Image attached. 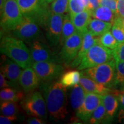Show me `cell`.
Masks as SVG:
<instances>
[{"instance_id": "20", "label": "cell", "mask_w": 124, "mask_h": 124, "mask_svg": "<svg viewBox=\"0 0 124 124\" xmlns=\"http://www.w3.org/2000/svg\"><path fill=\"white\" fill-rule=\"evenodd\" d=\"M86 92L80 83L72 87L70 94L71 104L74 110L77 112L84 101Z\"/></svg>"}, {"instance_id": "31", "label": "cell", "mask_w": 124, "mask_h": 124, "mask_svg": "<svg viewBox=\"0 0 124 124\" xmlns=\"http://www.w3.org/2000/svg\"><path fill=\"white\" fill-rule=\"evenodd\" d=\"M116 84L124 85V62H116Z\"/></svg>"}, {"instance_id": "5", "label": "cell", "mask_w": 124, "mask_h": 124, "mask_svg": "<svg viewBox=\"0 0 124 124\" xmlns=\"http://www.w3.org/2000/svg\"><path fill=\"white\" fill-rule=\"evenodd\" d=\"M24 19V15L16 0H7L1 10V31H13Z\"/></svg>"}, {"instance_id": "32", "label": "cell", "mask_w": 124, "mask_h": 124, "mask_svg": "<svg viewBox=\"0 0 124 124\" xmlns=\"http://www.w3.org/2000/svg\"><path fill=\"white\" fill-rule=\"evenodd\" d=\"M86 9L79 0H69V15L70 17Z\"/></svg>"}, {"instance_id": "44", "label": "cell", "mask_w": 124, "mask_h": 124, "mask_svg": "<svg viewBox=\"0 0 124 124\" xmlns=\"http://www.w3.org/2000/svg\"><path fill=\"white\" fill-rule=\"evenodd\" d=\"M122 23H123L124 26V17H122Z\"/></svg>"}, {"instance_id": "43", "label": "cell", "mask_w": 124, "mask_h": 124, "mask_svg": "<svg viewBox=\"0 0 124 124\" xmlns=\"http://www.w3.org/2000/svg\"><path fill=\"white\" fill-rule=\"evenodd\" d=\"M45 1H46V2H47L48 4H49V3H51V2H53V1H54V0H44Z\"/></svg>"}, {"instance_id": "6", "label": "cell", "mask_w": 124, "mask_h": 124, "mask_svg": "<svg viewBox=\"0 0 124 124\" xmlns=\"http://www.w3.org/2000/svg\"><path fill=\"white\" fill-rule=\"evenodd\" d=\"M21 105L28 115L46 119L48 110L46 101L39 91H33L24 98L21 102Z\"/></svg>"}, {"instance_id": "45", "label": "cell", "mask_w": 124, "mask_h": 124, "mask_svg": "<svg viewBox=\"0 0 124 124\" xmlns=\"http://www.w3.org/2000/svg\"><path fill=\"white\" fill-rule=\"evenodd\" d=\"M122 90H124V87H123V89H122Z\"/></svg>"}, {"instance_id": "1", "label": "cell", "mask_w": 124, "mask_h": 124, "mask_svg": "<svg viewBox=\"0 0 124 124\" xmlns=\"http://www.w3.org/2000/svg\"><path fill=\"white\" fill-rule=\"evenodd\" d=\"M41 90L50 117L56 121L64 120L68 114L66 87L60 82H43Z\"/></svg>"}, {"instance_id": "24", "label": "cell", "mask_w": 124, "mask_h": 124, "mask_svg": "<svg viewBox=\"0 0 124 124\" xmlns=\"http://www.w3.org/2000/svg\"><path fill=\"white\" fill-rule=\"evenodd\" d=\"M77 31V29H76L75 25L71 19L70 15H65L59 44L63 46L66 40Z\"/></svg>"}, {"instance_id": "2", "label": "cell", "mask_w": 124, "mask_h": 124, "mask_svg": "<svg viewBox=\"0 0 124 124\" xmlns=\"http://www.w3.org/2000/svg\"><path fill=\"white\" fill-rule=\"evenodd\" d=\"M0 51L17 63L23 69L32 67L33 64L31 51L23 40L15 37L5 36L1 39Z\"/></svg>"}, {"instance_id": "12", "label": "cell", "mask_w": 124, "mask_h": 124, "mask_svg": "<svg viewBox=\"0 0 124 124\" xmlns=\"http://www.w3.org/2000/svg\"><path fill=\"white\" fill-rule=\"evenodd\" d=\"M102 94L86 93L84 101L76 112L77 117L84 122L89 121L94 110L102 102Z\"/></svg>"}, {"instance_id": "39", "label": "cell", "mask_w": 124, "mask_h": 124, "mask_svg": "<svg viewBox=\"0 0 124 124\" xmlns=\"http://www.w3.org/2000/svg\"><path fill=\"white\" fill-rule=\"evenodd\" d=\"M10 85L6 79L5 76L1 72V73H0V87H1V89H2L4 88L8 87Z\"/></svg>"}, {"instance_id": "23", "label": "cell", "mask_w": 124, "mask_h": 124, "mask_svg": "<svg viewBox=\"0 0 124 124\" xmlns=\"http://www.w3.org/2000/svg\"><path fill=\"white\" fill-rule=\"evenodd\" d=\"M25 91L10 87H5L0 91L1 101H12L17 102L25 97Z\"/></svg>"}, {"instance_id": "34", "label": "cell", "mask_w": 124, "mask_h": 124, "mask_svg": "<svg viewBox=\"0 0 124 124\" xmlns=\"http://www.w3.org/2000/svg\"><path fill=\"white\" fill-rule=\"evenodd\" d=\"M100 5L105 6L110 8L118 15L117 0H100Z\"/></svg>"}, {"instance_id": "40", "label": "cell", "mask_w": 124, "mask_h": 124, "mask_svg": "<svg viewBox=\"0 0 124 124\" xmlns=\"http://www.w3.org/2000/svg\"><path fill=\"white\" fill-rule=\"evenodd\" d=\"M89 9L93 10L100 7V0H89Z\"/></svg>"}, {"instance_id": "3", "label": "cell", "mask_w": 124, "mask_h": 124, "mask_svg": "<svg viewBox=\"0 0 124 124\" xmlns=\"http://www.w3.org/2000/svg\"><path fill=\"white\" fill-rule=\"evenodd\" d=\"M88 77L108 87L116 86V60L114 59L106 63L85 69L83 71Z\"/></svg>"}, {"instance_id": "15", "label": "cell", "mask_w": 124, "mask_h": 124, "mask_svg": "<svg viewBox=\"0 0 124 124\" xmlns=\"http://www.w3.org/2000/svg\"><path fill=\"white\" fill-rule=\"evenodd\" d=\"M79 83L86 93H97L103 95L113 91L112 89L101 84L88 77L83 71L81 72Z\"/></svg>"}, {"instance_id": "37", "label": "cell", "mask_w": 124, "mask_h": 124, "mask_svg": "<svg viewBox=\"0 0 124 124\" xmlns=\"http://www.w3.org/2000/svg\"><path fill=\"white\" fill-rule=\"evenodd\" d=\"M118 15L123 17H124V0H117Z\"/></svg>"}, {"instance_id": "13", "label": "cell", "mask_w": 124, "mask_h": 124, "mask_svg": "<svg viewBox=\"0 0 124 124\" xmlns=\"http://www.w3.org/2000/svg\"><path fill=\"white\" fill-rule=\"evenodd\" d=\"M40 80L33 67H29L22 71L18 83L25 93L33 92L39 85Z\"/></svg>"}, {"instance_id": "46", "label": "cell", "mask_w": 124, "mask_h": 124, "mask_svg": "<svg viewBox=\"0 0 124 124\" xmlns=\"http://www.w3.org/2000/svg\"><path fill=\"white\" fill-rule=\"evenodd\" d=\"M4 1H7V0H4Z\"/></svg>"}, {"instance_id": "28", "label": "cell", "mask_w": 124, "mask_h": 124, "mask_svg": "<svg viewBox=\"0 0 124 124\" xmlns=\"http://www.w3.org/2000/svg\"><path fill=\"white\" fill-rule=\"evenodd\" d=\"M106 117V111L103 102L97 107L94 110L92 116L89 121V123L96 124L105 122Z\"/></svg>"}, {"instance_id": "30", "label": "cell", "mask_w": 124, "mask_h": 124, "mask_svg": "<svg viewBox=\"0 0 124 124\" xmlns=\"http://www.w3.org/2000/svg\"><path fill=\"white\" fill-rule=\"evenodd\" d=\"M100 41L106 47L111 49H115L119 44V43L109 31L102 35L100 38Z\"/></svg>"}, {"instance_id": "9", "label": "cell", "mask_w": 124, "mask_h": 124, "mask_svg": "<svg viewBox=\"0 0 124 124\" xmlns=\"http://www.w3.org/2000/svg\"><path fill=\"white\" fill-rule=\"evenodd\" d=\"M40 27L36 21L24 16L22 22L12 31L13 36L26 42L31 43L41 36Z\"/></svg>"}, {"instance_id": "11", "label": "cell", "mask_w": 124, "mask_h": 124, "mask_svg": "<svg viewBox=\"0 0 124 124\" xmlns=\"http://www.w3.org/2000/svg\"><path fill=\"white\" fill-rule=\"evenodd\" d=\"M29 45L33 63L39 62L62 63L59 56H56L53 54L49 46L46 43L36 40L31 42Z\"/></svg>"}, {"instance_id": "22", "label": "cell", "mask_w": 124, "mask_h": 124, "mask_svg": "<svg viewBox=\"0 0 124 124\" xmlns=\"http://www.w3.org/2000/svg\"><path fill=\"white\" fill-rule=\"evenodd\" d=\"M91 16L94 18L113 23L118 15L111 9L105 6H100L94 10H91Z\"/></svg>"}, {"instance_id": "27", "label": "cell", "mask_w": 124, "mask_h": 124, "mask_svg": "<svg viewBox=\"0 0 124 124\" xmlns=\"http://www.w3.org/2000/svg\"><path fill=\"white\" fill-rule=\"evenodd\" d=\"M0 109L2 115L7 116H17L19 112V107L17 102L12 101L1 102Z\"/></svg>"}, {"instance_id": "35", "label": "cell", "mask_w": 124, "mask_h": 124, "mask_svg": "<svg viewBox=\"0 0 124 124\" xmlns=\"http://www.w3.org/2000/svg\"><path fill=\"white\" fill-rule=\"evenodd\" d=\"M17 119V116H7L1 115L0 116V124H10Z\"/></svg>"}, {"instance_id": "29", "label": "cell", "mask_w": 124, "mask_h": 124, "mask_svg": "<svg viewBox=\"0 0 124 124\" xmlns=\"http://www.w3.org/2000/svg\"><path fill=\"white\" fill-rule=\"evenodd\" d=\"M50 9L54 13L64 15L69 12V0H54L51 2Z\"/></svg>"}, {"instance_id": "36", "label": "cell", "mask_w": 124, "mask_h": 124, "mask_svg": "<svg viewBox=\"0 0 124 124\" xmlns=\"http://www.w3.org/2000/svg\"><path fill=\"white\" fill-rule=\"evenodd\" d=\"M111 93H113L114 95L117 96L119 102L120 103L121 106L124 107V91H118L117 90H113Z\"/></svg>"}, {"instance_id": "33", "label": "cell", "mask_w": 124, "mask_h": 124, "mask_svg": "<svg viewBox=\"0 0 124 124\" xmlns=\"http://www.w3.org/2000/svg\"><path fill=\"white\" fill-rule=\"evenodd\" d=\"M113 56L116 62H124V43H119L113 50Z\"/></svg>"}, {"instance_id": "41", "label": "cell", "mask_w": 124, "mask_h": 124, "mask_svg": "<svg viewBox=\"0 0 124 124\" xmlns=\"http://www.w3.org/2000/svg\"><path fill=\"white\" fill-rule=\"evenodd\" d=\"M117 119L119 122L124 124V107L121 106L117 115Z\"/></svg>"}, {"instance_id": "16", "label": "cell", "mask_w": 124, "mask_h": 124, "mask_svg": "<svg viewBox=\"0 0 124 124\" xmlns=\"http://www.w3.org/2000/svg\"><path fill=\"white\" fill-rule=\"evenodd\" d=\"M99 40H100V39L96 38V36L93 35L89 31H87L85 32L83 34L82 46H80L78 54L74 61L70 64L71 67H77L80 64L83 57L86 55L87 51L89 50V49Z\"/></svg>"}, {"instance_id": "7", "label": "cell", "mask_w": 124, "mask_h": 124, "mask_svg": "<svg viewBox=\"0 0 124 124\" xmlns=\"http://www.w3.org/2000/svg\"><path fill=\"white\" fill-rule=\"evenodd\" d=\"M83 34L77 31L66 40L58 55L62 63L70 65L74 61L82 46Z\"/></svg>"}, {"instance_id": "14", "label": "cell", "mask_w": 124, "mask_h": 124, "mask_svg": "<svg viewBox=\"0 0 124 124\" xmlns=\"http://www.w3.org/2000/svg\"><path fill=\"white\" fill-rule=\"evenodd\" d=\"M3 60L1 61V72L12 84L17 85L23 71L21 67L11 59L6 58V55H3Z\"/></svg>"}, {"instance_id": "42", "label": "cell", "mask_w": 124, "mask_h": 124, "mask_svg": "<svg viewBox=\"0 0 124 124\" xmlns=\"http://www.w3.org/2000/svg\"><path fill=\"white\" fill-rule=\"evenodd\" d=\"M79 2L81 3L82 5L84 7L85 9H89V0H79Z\"/></svg>"}, {"instance_id": "18", "label": "cell", "mask_w": 124, "mask_h": 124, "mask_svg": "<svg viewBox=\"0 0 124 124\" xmlns=\"http://www.w3.org/2000/svg\"><path fill=\"white\" fill-rule=\"evenodd\" d=\"M102 102L106 111L105 122H109L113 120L119 106V101L117 96L111 93L103 94Z\"/></svg>"}, {"instance_id": "17", "label": "cell", "mask_w": 124, "mask_h": 124, "mask_svg": "<svg viewBox=\"0 0 124 124\" xmlns=\"http://www.w3.org/2000/svg\"><path fill=\"white\" fill-rule=\"evenodd\" d=\"M24 16L32 15L48 7L44 0H16Z\"/></svg>"}, {"instance_id": "25", "label": "cell", "mask_w": 124, "mask_h": 124, "mask_svg": "<svg viewBox=\"0 0 124 124\" xmlns=\"http://www.w3.org/2000/svg\"><path fill=\"white\" fill-rule=\"evenodd\" d=\"M81 72L78 70L70 71L63 74L60 82L66 87H73L79 83Z\"/></svg>"}, {"instance_id": "26", "label": "cell", "mask_w": 124, "mask_h": 124, "mask_svg": "<svg viewBox=\"0 0 124 124\" xmlns=\"http://www.w3.org/2000/svg\"><path fill=\"white\" fill-rule=\"evenodd\" d=\"M111 33L119 43H124V26L122 23V17L118 15L113 23Z\"/></svg>"}, {"instance_id": "8", "label": "cell", "mask_w": 124, "mask_h": 124, "mask_svg": "<svg viewBox=\"0 0 124 124\" xmlns=\"http://www.w3.org/2000/svg\"><path fill=\"white\" fill-rule=\"evenodd\" d=\"M64 15L54 13L51 11L46 20L44 28L46 35L51 46L59 44L63 28Z\"/></svg>"}, {"instance_id": "21", "label": "cell", "mask_w": 124, "mask_h": 124, "mask_svg": "<svg viewBox=\"0 0 124 124\" xmlns=\"http://www.w3.org/2000/svg\"><path fill=\"white\" fill-rule=\"evenodd\" d=\"M113 25V23L102 21V20L94 18L91 19L88 26L89 31L95 36H101L106 32L110 31Z\"/></svg>"}, {"instance_id": "19", "label": "cell", "mask_w": 124, "mask_h": 124, "mask_svg": "<svg viewBox=\"0 0 124 124\" xmlns=\"http://www.w3.org/2000/svg\"><path fill=\"white\" fill-rule=\"evenodd\" d=\"M91 10L86 9L70 17L77 31L85 33L88 31V26L91 20Z\"/></svg>"}, {"instance_id": "10", "label": "cell", "mask_w": 124, "mask_h": 124, "mask_svg": "<svg viewBox=\"0 0 124 124\" xmlns=\"http://www.w3.org/2000/svg\"><path fill=\"white\" fill-rule=\"evenodd\" d=\"M32 67L43 82L52 81L62 75L64 71V67L60 63L55 62H35Z\"/></svg>"}, {"instance_id": "38", "label": "cell", "mask_w": 124, "mask_h": 124, "mask_svg": "<svg viewBox=\"0 0 124 124\" xmlns=\"http://www.w3.org/2000/svg\"><path fill=\"white\" fill-rule=\"evenodd\" d=\"M27 122L29 124H44L46 123L42 118L37 117H32L28 119Z\"/></svg>"}, {"instance_id": "4", "label": "cell", "mask_w": 124, "mask_h": 124, "mask_svg": "<svg viewBox=\"0 0 124 124\" xmlns=\"http://www.w3.org/2000/svg\"><path fill=\"white\" fill-rule=\"evenodd\" d=\"M113 59V51L103 46L99 40L87 51L80 64L77 67V70H84L110 61Z\"/></svg>"}]
</instances>
